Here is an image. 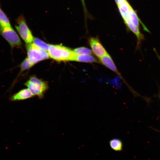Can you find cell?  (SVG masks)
Wrapping results in <instances>:
<instances>
[{
  "label": "cell",
  "instance_id": "obj_1",
  "mask_svg": "<svg viewBox=\"0 0 160 160\" xmlns=\"http://www.w3.org/2000/svg\"><path fill=\"white\" fill-rule=\"evenodd\" d=\"M48 52L49 57L59 61H71L75 55L73 50L60 45H49Z\"/></svg>",
  "mask_w": 160,
  "mask_h": 160
},
{
  "label": "cell",
  "instance_id": "obj_2",
  "mask_svg": "<svg viewBox=\"0 0 160 160\" xmlns=\"http://www.w3.org/2000/svg\"><path fill=\"white\" fill-rule=\"evenodd\" d=\"M34 97L37 96L41 99L48 89L47 83L35 76L31 77L30 79L25 83Z\"/></svg>",
  "mask_w": 160,
  "mask_h": 160
},
{
  "label": "cell",
  "instance_id": "obj_3",
  "mask_svg": "<svg viewBox=\"0 0 160 160\" xmlns=\"http://www.w3.org/2000/svg\"><path fill=\"white\" fill-rule=\"evenodd\" d=\"M26 48L28 57L34 64L49 58V56L47 51L39 48L33 43L26 44Z\"/></svg>",
  "mask_w": 160,
  "mask_h": 160
},
{
  "label": "cell",
  "instance_id": "obj_4",
  "mask_svg": "<svg viewBox=\"0 0 160 160\" xmlns=\"http://www.w3.org/2000/svg\"><path fill=\"white\" fill-rule=\"evenodd\" d=\"M0 34L8 42L11 48L21 46L20 39L11 26H4L0 25Z\"/></svg>",
  "mask_w": 160,
  "mask_h": 160
},
{
  "label": "cell",
  "instance_id": "obj_5",
  "mask_svg": "<svg viewBox=\"0 0 160 160\" xmlns=\"http://www.w3.org/2000/svg\"><path fill=\"white\" fill-rule=\"evenodd\" d=\"M17 24L15 28L21 37L26 43L33 41L34 37L26 24L25 20L23 15H20L16 19Z\"/></svg>",
  "mask_w": 160,
  "mask_h": 160
},
{
  "label": "cell",
  "instance_id": "obj_6",
  "mask_svg": "<svg viewBox=\"0 0 160 160\" xmlns=\"http://www.w3.org/2000/svg\"><path fill=\"white\" fill-rule=\"evenodd\" d=\"M89 42L92 52L99 58L108 54L98 38L91 37Z\"/></svg>",
  "mask_w": 160,
  "mask_h": 160
},
{
  "label": "cell",
  "instance_id": "obj_7",
  "mask_svg": "<svg viewBox=\"0 0 160 160\" xmlns=\"http://www.w3.org/2000/svg\"><path fill=\"white\" fill-rule=\"evenodd\" d=\"M34 97L28 89H24L12 95L9 99L11 101H17L26 100Z\"/></svg>",
  "mask_w": 160,
  "mask_h": 160
},
{
  "label": "cell",
  "instance_id": "obj_8",
  "mask_svg": "<svg viewBox=\"0 0 160 160\" xmlns=\"http://www.w3.org/2000/svg\"><path fill=\"white\" fill-rule=\"evenodd\" d=\"M128 19L133 25L138 28H139V23H140L143 30L148 32H150L149 30L139 19L136 12L132 7L128 12Z\"/></svg>",
  "mask_w": 160,
  "mask_h": 160
},
{
  "label": "cell",
  "instance_id": "obj_9",
  "mask_svg": "<svg viewBox=\"0 0 160 160\" xmlns=\"http://www.w3.org/2000/svg\"><path fill=\"white\" fill-rule=\"evenodd\" d=\"M99 59L103 65L121 76L111 58L108 54Z\"/></svg>",
  "mask_w": 160,
  "mask_h": 160
},
{
  "label": "cell",
  "instance_id": "obj_10",
  "mask_svg": "<svg viewBox=\"0 0 160 160\" xmlns=\"http://www.w3.org/2000/svg\"><path fill=\"white\" fill-rule=\"evenodd\" d=\"M124 21L127 28L136 35L138 44H140L142 41L144 39V35L140 33L139 28L133 25L128 18L124 20Z\"/></svg>",
  "mask_w": 160,
  "mask_h": 160
},
{
  "label": "cell",
  "instance_id": "obj_11",
  "mask_svg": "<svg viewBox=\"0 0 160 160\" xmlns=\"http://www.w3.org/2000/svg\"><path fill=\"white\" fill-rule=\"evenodd\" d=\"M71 61L89 63H96L98 62L94 57L88 54L75 55Z\"/></svg>",
  "mask_w": 160,
  "mask_h": 160
},
{
  "label": "cell",
  "instance_id": "obj_12",
  "mask_svg": "<svg viewBox=\"0 0 160 160\" xmlns=\"http://www.w3.org/2000/svg\"><path fill=\"white\" fill-rule=\"evenodd\" d=\"M109 143L111 148L114 151H119L122 150V142L119 139H112L110 141Z\"/></svg>",
  "mask_w": 160,
  "mask_h": 160
},
{
  "label": "cell",
  "instance_id": "obj_13",
  "mask_svg": "<svg viewBox=\"0 0 160 160\" xmlns=\"http://www.w3.org/2000/svg\"><path fill=\"white\" fill-rule=\"evenodd\" d=\"M0 25L4 26H11L8 18L0 7Z\"/></svg>",
  "mask_w": 160,
  "mask_h": 160
},
{
  "label": "cell",
  "instance_id": "obj_14",
  "mask_svg": "<svg viewBox=\"0 0 160 160\" xmlns=\"http://www.w3.org/2000/svg\"><path fill=\"white\" fill-rule=\"evenodd\" d=\"M33 43L39 48L46 51H48L49 44H47L40 39L34 38Z\"/></svg>",
  "mask_w": 160,
  "mask_h": 160
},
{
  "label": "cell",
  "instance_id": "obj_15",
  "mask_svg": "<svg viewBox=\"0 0 160 160\" xmlns=\"http://www.w3.org/2000/svg\"><path fill=\"white\" fill-rule=\"evenodd\" d=\"M73 51L75 55L88 54L91 55L92 51L87 48L84 47H80L74 49Z\"/></svg>",
  "mask_w": 160,
  "mask_h": 160
},
{
  "label": "cell",
  "instance_id": "obj_16",
  "mask_svg": "<svg viewBox=\"0 0 160 160\" xmlns=\"http://www.w3.org/2000/svg\"><path fill=\"white\" fill-rule=\"evenodd\" d=\"M34 64L32 63L28 57H26L22 63L20 65V73L29 68Z\"/></svg>",
  "mask_w": 160,
  "mask_h": 160
},
{
  "label": "cell",
  "instance_id": "obj_17",
  "mask_svg": "<svg viewBox=\"0 0 160 160\" xmlns=\"http://www.w3.org/2000/svg\"><path fill=\"white\" fill-rule=\"evenodd\" d=\"M119 10H121L128 13L132 7L127 0H125L117 5Z\"/></svg>",
  "mask_w": 160,
  "mask_h": 160
},
{
  "label": "cell",
  "instance_id": "obj_18",
  "mask_svg": "<svg viewBox=\"0 0 160 160\" xmlns=\"http://www.w3.org/2000/svg\"><path fill=\"white\" fill-rule=\"evenodd\" d=\"M81 3L82 4V6L84 10V12L85 14V15L86 16L87 15V11L86 9V7L85 5V4L84 1V0H81Z\"/></svg>",
  "mask_w": 160,
  "mask_h": 160
},
{
  "label": "cell",
  "instance_id": "obj_19",
  "mask_svg": "<svg viewBox=\"0 0 160 160\" xmlns=\"http://www.w3.org/2000/svg\"><path fill=\"white\" fill-rule=\"evenodd\" d=\"M153 50H154V51L155 52V53H156V55H157V56L158 57V59H159V60H160V56L159 55V54H158V53H157L156 49L155 48H153Z\"/></svg>",
  "mask_w": 160,
  "mask_h": 160
},
{
  "label": "cell",
  "instance_id": "obj_20",
  "mask_svg": "<svg viewBox=\"0 0 160 160\" xmlns=\"http://www.w3.org/2000/svg\"><path fill=\"white\" fill-rule=\"evenodd\" d=\"M159 92L157 95V96L160 101V89L159 87Z\"/></svg>",
  "mask_w": 160,
  "mask_h": 160
},
{
  "label": "cell",
  "instance_id": "obj_21",
  "mask_svg": "<svg viewBox=\"0 0 160 160\" xmlns=\"http://www.w3.org/2000/svg\"><path fill=\"white\" fill-rule=\"evenodd\" d=\"M160 132V131L159 132Z\"/></svg>",
  "mask_w": 160,
  "mask_h": 160
}]
</instances>
